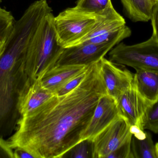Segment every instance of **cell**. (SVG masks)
Masks as SVG:
<instances>
[{
  "instance_id": "6da1fadb",
  "label": "cell",
  "mask_w": 158,
  "mask_h": 158,
  "mask_svg": "<svg viewBox=\"0 0 158 158\" xmlns=\"http://www.w3.org/2000/svg\"><path fill=\"white\" fill-rule=\"evenodd\" d=\"M99 61L89 65L84 79L73 91L54 95L21 116L8 139L34 158H63L82 141L101 96L106 94Z\"/></svg>"
},
{
  "instance_id": "7a4b0ae2",
  "label": "cell",
  "mask_w": 158,
  "mask_h": 158,
  "mask_svg": "<svg viewBox=\"0 0 158 158\" xmlns=\"http://www.w3.org/2000/svg\"><path fill=\"white\" fill-rule=\"evenodd\" d=\"M33 36L30 28L15 24L0 55V137L13 134L21 118L19 105L32 83L26 70L27 50Z\"/></svg>"
},
{
  "instance_id": "3957f363",
  "label": "cell",
  "mask_w": 158,
  "mask_h": 158,
  "mask_svg": "<svg viewBox=\"0 0 158 158\" xmlns=\"http://www.w3.org/2000/svg\"><path fill=\"white\" fill-rule=\"evenodd\" d=\"M54 18L52 12L44 17L27 50L26 70L32 83L56 66L64 49L57 41Z\"/></svg>"
},
{
  "instance_id": "277c9868",
  "label": "cell",
  "mask_w": 158,
  "mask_h": 158,
  "mask_svg": "<svg viewBox=\"0 0 158 158\" xmlns=\"http://www.w3.org/2000/svg\"><path fill=\"white\" fill-rule=\"evenodd\" d=\"M102 16L84 12L76 6L59 13L53 19L59 45L65 48L82 42Z\"/></svg>"
},
{
  "instance_id": "5b68a950",
  "label": "cell",
  "mask_w": 158,
  "mask_h": 158,
  "mask_svg": "<svg viewBox=\"0 0 158 158\" xmlns=\"http://www.w3.org/2000/svg\"><path fill=\"white\" fill-rule=\"evenodd\" d=\"M109 60L135 70L158 71V42L153 36L133 45L118 43L109 52Z\"/></svg>"
},
{
  "instance_id": "8992f818",
  "label": "cell",
  "mask_w": 158,
  "mask_h": 158,
  "mask_svg": "<svg viewBox=\"0 0 158 158\" xmlns=\"http://www.w3.org/2000/svg\"><path fill=\"white\" fill-rule=\"evenodd\" d=\"M131 128L124 117H119L92 140V158H108L131 140L133 134Z\"/></svg>"
},
{
  "instance_id": "52a82bcc",
  "label": "cell",
  "mask_w": 158,
  "mask_h": 158,
  "mask_svg": "<svg viewBox=\"0 0 158 158\" xmlns=\"http://www.w3.org/2000/svg\"><path fill=\"white\" fill-rule=\"evenodd\" d=\"M131 34V29L126 26L125 19L115 9L101 17L82 43L99 44L117 41L119 43Z\"/></svg>"
},
{
  "instance_id": "ba28073f",
  "label": "cell",
  "mask_w": 158,
  "mask_h": 158,
  "mask_svg": "<svg viewBox=\"0 0 158 158\" xmlns=\"http://www.w3.org/2000/svg\"><path fill=\"white\" fill-rule=\"evenodd\" d=\"M118 43L117 41L99 44L83 42L64 48L56 66H88L101 60Z\"/></svg>"
},
{
  "instance_id": "9c48e42d",
  "label": "cell",
  "mask_w": 158,
  "mask_h": 158,
  "mask_svg": "<svg viewBox=\"0 0 158 158\" xmlns=\"http://www.w3.org/2000/svg\"><path fill=\"white\" fill-rule=\"evenodd\" d=\"M99 64L107 94L117 102L132 83L134 74L105 57Z\"/></svg>"
},
{
  "instance_id": "30bf717a",
  "label": "cell",
  "mask_w": 158,
  "mask_h": 158,
  "mask_svg": "<svg viewBox=\"0 0 158 158\" xmlns=\"http://www.w3.org/2000/svg\"><path fill=\"white\" fill-rule=\"evenodd\" d=\"M117 102L120 115L128 121L131 127H136L144 131V119L151 104L140 95L133 81Z\"/></svg>"
},
{
  "instance_id": "8fae6325",
  "label": "cell",
  "mask_w": 158,
  "mask_h": 158,
  "mask_svg": "<svg viewBox=\"0 0 158 158\" xmlns=\"http://www.w3.org/2000/svg\"><path fill=\"white\" fill-rule=\"evenodd\" d=\"M120 116L117 101L107 94L104 95L98 101L92 119L83 135L82 141H92Z\"/></svg>"
},
{
  "instance_id": "7c38bea8",
  "label": "cell",
  "mask_w": 158,
  "mask_h": 158,
  "mask_svg": "<svg viewBox=\"0 0 158 158\" xmlns=\"http://www.w3.org/2000/svg\"><path fill=\"white\" fill-rule=\"evenodd\" d=\"M88 66L62 65L55 66L46 72L41 79H40L42 86L54 94L60 87L69 80L86 69Z\"/></svg>"
},
{
  "instance_id": "4fadbf2b",
  "label": "cell",
  "mask_w": 158,
  "mask_h": 158,
  "mask_svg": "<svg viewBox=\"0 0 158 158\" xmlns=\"http://www.w3.org/2000/svg\"><path fill=\"white\" fill-rule=\"evenodd\" d=\"M133 82L140 95L151 104L158 100V71L135 70Z\"/></svg>"
},
{
  "instance_id": "5bb4252c",
  "label": "cell",
  "mask_w": 158,
  "mask_h": 158,
  "mask_svg": "<svg viewBox=\"0 0 158 158\" xmlns=\"http://www.w3.org/2000/svg\"><path fill=\"white\" fill-rule=\"evenodd\" d=\"M54 95L42 86L40 80L34 81L21 99L19 105L21 116L30 113Z\"/></svg>"
},
{
  "instance_id": "9a60e30c",
  "label": "cell",
  "mask_w": 158,
  "mask_h": 158,
  "mask_svg": "<svg viewBox=\"0 0 158 158\" xmlns=\"http://www.w3.org/2000/svg\"><path fill=\"white\" fill-rule=\"evenodd\" d=\"M127 16L134 22L151 19L153 6L149 0H121Z\"/></svg>"
},
{
  "instance_id": "2e32d148",
  "label": "cell",
  "mask_w": 158,
  "mask_h": 158,
  "mask_svg": "<svg viewBox=\"0 0 158 158\" xmlns=\"http://www.w3.org/2000/svg\"><path fill=\"white\" fill-rule=\"evenodd\" d=\"M131 150L132 158H157L156 146L149 132H146L143 139H138L133 135Z\"/></svg>"
},
{
  "instance_id": "e0dca14e",
  "label": "cell",
  "mask_w": 158,
  "mask_h": 158,
  "mask_svg": "<svg viewBox=\"0 0 158 158\" xmlns=\"http://www.w3.org/2000/svg\"><path fill=\"white\" fill-rule=\"evenodd\" d=\"M76 7L82 11L104 15L115 10L111 0H78Z\"/></svg>"
},
{
  "instance_id": "ac0fdd59",
  "label": "cell",
  "mask_w": 158,
  "mask_h": 158,
  "mask_svg": "<svg viewBox=\"0 0 158 158\" xmlns=\"http://www.w3.org/2000/svg\"><path fill=\"white\" fill-rule=\"evenodd\" d=\"M144 130L158 134V100L151 104L146 113L143 123Z\"/></svg>"
},
{
  "instance_id": "d6986e66",
  "label": "cell",
  "mask_w": 158,
  "mask_h": 158,
  "mask_svg": "<svg viewBox=\"0 0 158 158\" xmlns=\"http://www.w3.org/2000/svg\"><path fill=\"white\" fill-rule=\"evenodd\" d=\"M11 13L0 7V41L6 40L15 22Z\"/></svg>"
},
{
  "instance_id": "ffe728a7",
  "label": "cell",
  "mask_w": 158,
  "mask_h": 158,
  "mask_svg": "<svg viewBox=\"0 0 158 158\" xmlns=\"http://www.w3.org/2000/svg\"><path fill=\"white\" fill-rule=\"evenodd\" d=\"M69 152H70V157L71 158H92V141H81Z\"/></svg>"
},
{
  "instance_id": "44dd1931",
  "label": "cell",
  "mask_w": 158,
  "mask_h": 158,
  "mask_svg": "<svg viewBox=\"0 0 158 158\" xmlns=\"http://www.w3.org/2000/svg\"><path fill=\"white\" fill-rule=\"evenodd\" d=\"M84 71H82L77 76L69 80V81L66 83L62 87H60L57 91L55 93V95L62 96L66 94L73 91L75 88H77L78 86L81 83V82L84 79L87 74V70L88 67Z\"/></svg>"
},
{
  "instance_id": "7402d4cb",
  "label": "cell",
  "mask_w": 158,
  "mask_h": 158,
  "mask_svg": "<svg viewBox=\"0 0 158 158\" xmlns=\"http://www.w3.org/2000/svg\"><path fill=\"white\" fill-rule=\"evenodd\" d=\"M131 139L110 154L107 158H132L131 150Z\"/></svg>"
},
{
  "instance_id": "603a6c76",
  "label": "cell",
  "mask_w": 158,
  "mask_h": 158,
  "mask_svg": "<svg viewBox=\"0 0 158 158\" xmlns=\"http://www.w3.org/2000/svg\"><path fill=\"white\" fill-rule=\"evenodd\" d=\"M14 158V151L8 140L0 137V158Z\"/></svg>"
},
{
  "instance_id": "cb8c5ba5",
  "label": "cell",
  "mask_w": 158,
  "mask_h": 158,
  "mask_svg": "<svg viewBox=\"0 0 158 158\" xmlns=\"http://www.w3.org/2000/svg\"><path fill=\"white\" fill-rule=\"evenodd\" d=\"M151 20L153 29L152 36L158 42V2L153 6Z\"/></svg>"
},
{
  "instance_id": "d4e9b609",
  "label": "cell",
  "mask_w": 158,
  "mask_h": 158,
  "mask_svg": "<svg viewBox=\"0 0 158 158\" xmlns=\"http://www.w3.org/2000/svg\"><path fill=\"white\" fill-rule=\"evenodd\" d=\"M14 149V158H34L30 153L23 148L17 147Z\"/></svg>"
},
{
  "instance_id": "484cf974",
  "label": "cell",
  "mask_w": 158,
  "mask_h": 158,
  "mask_svg": "<svg viewBox=\"0 0 158 158\" xmlns=\"http://www.w3.org/2000/svg\"><path fill=\"white\" fill-rule=\"evenodd\" d=\"M6 40L2 41H0V55H1Z\"/></svg>"
},
{
  "instance_id": "4316f807",
  "label": "cell",
  "mask_w": 158,
  "mask_h": 158,
  "mask_svg": "<svg viewBox=\"0 0 158 158\" xmlns=\"http://www.w3.org/2000/svg\"><path fill=\"white\" fill-rule=\"evenodd\" d=\"M149 1L153 6L158 2V0H149Z\"/></svg>"
},
{
  "instance_id": "83f0119b",
  "label": "cell",
  "mask_w": 158,
  "mask_h": 158,
  "mask_svg": "<svg viewBox=\"0 0 158 158\" xmlns=\"http://www.w3.org/2000/svg\"><path fill=\"white\" fill-rule=\"evenodd\" d=\"M156 146V155L157 158H158V143L155 144Z\"/></svg>"
},
{
  "instance_id": "f1b7e54d",
  "label": "cell",
  "mask_w": 158,
  "mask_h": 158,
  "mask_svg": "<svg viewBox=\"0 0 158 158\" xmlns=\"http://www.w3.org/2000/svg\"><path fill=\"white\" fill-rule=\"evenodd\" d=\"M1 2H2V0H0V3H1Z\"/></svg>"
}]
</instances>
